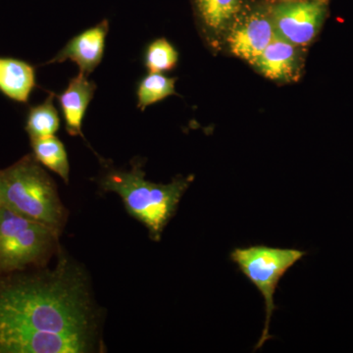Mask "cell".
I'll return each mask as SVG.
<instances>
[{"instance_id":"cell-1","label":"cell","mask_w":353,"mask_h":353,"mask_svg":"<svg viewBox=\"0 0 353 353\" xmlns=\"http://www.w3.org/2000/svg\"><path fill=\"white\" fill-rule=\"evenodd\" d=\"M0 327L94 334V308L85 278L61 260L46 275L0 285Z\"/></svg>"},{"instance_id":"cell-2","label":"cell","mask_w":353,"mask_h":353,"mask_svg":"<svg viewBox=\"0 0 353 353\" xmlns=\"http://www.w3.org/2000/svg\"><path fill=\"white\" fill-rule=\"evenodd\" d=\"M192 180V176H178L166 185L155 183L146 180L141 167L134 166L131 171L109 172L101 185L105 192L117 194L129 214L145 225L152 241H159Z\"/></svg>"},{"instance_id":"cell-3","label":"cell","mask_w":353,"mask_h":353,"mask_svg":"<svg viewBox=\"0 0 353 353\" xmlns=\"http://www.w3.org/2000/svg\"><path fill=\"white\" fill-rule=\"evenodd\" d=\"M0 205L57 232L64 223L55 183L31 155L0 171Z\"/></svg>"},{"instance_id":"cell-4","label":"cell","mask_w":353,"mask_h":353,"mask_svg":"<svg viewBox=\"0 0 353 353\" xmlns=\"http://www.w3.org/2000/svg\"><path fill=\"white\" fill-rule=\"evenodd\" d=\"M306 254L307 252L296 248H271L261 245L236 248L230 254V259L238 266L239 270L259 290L264 299V328L254 350H259L266 341L274 338L269 333V329L272 315L277 309L274 296L279 282Z\"/></svg>"},{"instance_id":"cell-5","label":"cell","mask_w":353,"mask_h":353,"mask_svg":"<svg viewBox=\"0 0 353 353\" xmlns=\"http://www.w3.org/2000/svg\"><path fill=\"white\" fill-rule=\"evenodd\" d=\"M57 231L0 205V271L25 268L54 243Z\"/></svg>"},{"instance_id":"cell-6","label":"cell","mask_w":353,"mask_h":353,"mask_svg":"<svg viewBox=\"0 0 353 353\" xmlns=\"http://www.w3.org/2000/svg\"><path fill=\"white\" fill-rule=\"evenodd\" d=\"M329 10L330 0H272L270 12L276 37L304 48L321 32Z\"/></svg>"},{"instance_id":"cell-7","label":"cell","mask_w":353,"mask_h":353,"mask_svg":"<svg viewBox=\"0 0 353 353\" xmlns=\"http://www.w3.org/2000/svg\"><path fill=\"white\" fill-rule=\"evenodd\" d=\"M272 0L245 3L228 28V46L234 57L252 64L276 38L272 22Z\"/></svg>"},{"instance_id":"cell-8","label":"cell","mask_w":353,"mask_h":353,"mask_svg":"<svg viewBox=\"0 0 353 353\" xmlns=\"http://www.w3.org/2000/svg\"><path fill=\"white\" fill-rule=\"evenodd\" d=\"M94 343V334L0 327V353H85Z\"/></svg>"},{"instance_id":"cell-9","label":"cell","mask_w":353,"mask_h":353,"mask_svg":"<svg viewBox=\"0 0 353 353\" xmlns=\"http://www.w3.org/2000/svg\"><path fill=\"white\" fill-rule=\"evenodd\" d=\"M109 31L108 20H103L74 37L68 43L46 64L62 63L70 60L77 64L80 73L88 76L101 64Z\"/></svg>"},{"instance_id":"cell-10","label":"cell","mask_w":353,"mask_h":353,"mask_svg":"<svg viewBox=\"0 0 353 353\" xmlns=\"http://www.w3.org/2000/svg\"><path fill=\"white\" fill-rule=\"evenodd\" d=\"M303 50L301 46L276 37L252 65L270 80L294 82L303 73Z\"/></svg>"},{"instance_id":"cell-11","label":"cell","mask_w":353,"mask_h":353,"mask_svg":"<svg viewBox=\"0 0 353 353\" xmlns=\"http://www.w3.org/2000/svg\"><path fill=\"white\" fill-rule=\"evenodd\" d=\"M80 73L70 80L61 94L57 95L65 121V128L70 136L83 138L82 124L90 101L94 99L97 85Z\"/></svg>"},{"instance_id":"cell-12","label":"cell","mask_w":353,"mask_h":353,"mask_svg":"<svg viewBox=\"0 0 353 353\" xmlns=\"http://www.w3.org/2000/svg\"><path fill=\"white\" fill-rule=\"evenodd\" d=\"M36 85L32 65L15 58L0 57V92L6 97L27 103Z\"/></svg>"},{"instance_id":"cell-13","label":"cell","mask_w":353,"mask_h":353,"mask_svg":"<svg viewBox=\"0 0 353 353\" xmlns=\"http://www.w3.org/2000/svg\"><path fill=\"white\" fill-rule=\"evenodd\" d=\"M243 0H192L194 13L204 31L217 36L227 32Z\"/></svg>"},{"instance_id":"cell-14","label":"cell","mask_w":353,"mask_h":353,"mask_svg":"<svg viewBox=\"0 0 353 353\" xmlns=\"http://www.w3.org/2000/svg\"><path fill=\"white\" fill-rule=\"evenodd\" d=\"M34 157L39 163L57 173L65 183H69L70 165L63 143L55 136L31 139Z\"/></svg>"},{"instance_id":"cell-15","label":"cell","mask_w":353,"mask_h":353,"mask_svg":"<svg viewBox=\"0 0 353 353\" xmlns=\"http://www.w3.org/2000/svg\"><path fill=\"white\" fill-rule=\"evenodd\" d=\"M55 94L50 97L41 104L30 108L26 121V131L30 139H44L55 136L60 127V118L53 103Z\"/></svg>"},{"instance_id":"cell-16","label":"cell","mask_w":353,"mask_h":353,"mask_svg":"<svg viewBox=\"0 0 353 353\" xmlns=\"http://www.w3.org/2000/svg\"><path fill=\"white\" fill-rule=\"evenodd\" d=\"M175 83L176 78H169L161 73L148 74L138 85V108L143 111L148 106L176 94Z\"/></svg>"},{"instance_id":"cell-17","label":"cell","mask_w":353,"mask_h":353,"mask_svg":"<svg viewBox=\"0 0 353 353\" xmlns=\"http://www.w3.org/2000/svg\"><path fill=\"white\" fill-rule=\"evenodd\" d=\"M178 59V51L166 39L153 41L145 53V65L150 73L171 71L175 68Z\"/></svg>"},{"instance_id":"cell-18","label":"cell","mask_w":353,"mask_h":353,"mask_svg":"<svg viewBox=\"0 0 353 353\" xmlns=\"http://www.w3.org/2000/svg\"><path fill=\"white\" fill-rule=\"evenodd\" d=\"M280 1H292V0H280Z\"/></svg>"}]
</instances>
